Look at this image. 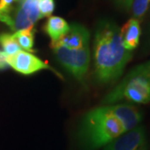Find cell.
<instances>
[{"label": "cell", "mask_w": 150, "mask_h": 150, "mask_svg": "<svg viewBox=\"0 0 150 150\" xmlns=\"http://www.w3.org/2000/svg\"><path fill=\"white\" fill-rule=\"evenodd\" d=\"M6 55L3 51H0V70L5 69L8 66L6 62Z\"/></svg>", "instance_id": "obj_18"}, {"label": "cell", "mask_w": 150, "mask_h": 150, "mask_svg": "<svg viewBox=\"0 0 150 150\" xmlns=\"http://www.w3.org/2000/svg\"><path fill=\"white\" fill-rule=\"evenodd\" d=\"M132 58V52L123 47L120 28L109 19L98 22L93 39L94 76L97 82L107 84L117 80Z\"/></svg>", "instance_id": "obj_1"}, {"label": "cell", "mask_w": 150, "mask_h": 150, "mask_svg": "<svg viewBox=\"0 0 150 150\" xmlns=\"http://www.w3.org/2000/svg\"><path fill=\"white\" fill-rule=\"evenodd\" d=\"M51 48L59 64L76 79L83 82L90 63L89 47L77 50L63 46H54Z\"/></svg>", "instance_id": "obj_5"}, {"label": "cell", "mask_w": 150, "mask_h": 150, "mask_svg": "<svg viewBox=\"0 0 150 150\" xmlns=\"http://www.w3.org/2000/svg\"><path fill=\"white\" fill-rule=\"evenodd\" d=\"M69 29V24L64 18L59 16L48 17L43 25V31L51 38V42L57 41Z\"/></svg>", "instance_id": "obj_11"}, {"label": "cell", "mask_w": 150, "mask_h": 150, "mask_svg": "<svg viewBox=\"0 0 150 150\" xmlns=\"http://www.w3.org/2000/svg\"><path fill=\"white\" fill-rule=\"evenodd\" d=\"M38 0H17L8 10L0 14V21L15 33L34 26L40 19Z\"/></svg>", "instance_id": "obj_4"}, {"label": "cell", "mask_w": 150, "mask_h": 150, "mask_svg": "<svg viewBox=\"0 0 150 150\" xmlns=\"http://www.w3.org/2000/svg\"><path fill=\"white\" fill-rule=\"evenodd\" d=\"M103 150H148V141L143 126L126 132L104 146Z\"/></svg>", "instance_id": "obj_7"}, {"label": "cell", "mask_w": 150, "mask_h": 150, "mask_svg": "<svg viewBox=\"0 0 150 150\" xmlns=\"http://www.w3.org/2000/svg\"><path fill=\"white\" fill-rule=\"evenodd\" d=\"M89 31L79 23H72L69 29L57 41L51 42L50 47L63 46L69 49H82L89 47Z\"/></svg>", "instance_id": "obj_8"}, {"label": "cell", "mask_w": 150, "mask_h": 150, "mask_svg": "<svg viewBox=\"0 0 150 150\" xmlns=\"http://www.w3.org/2000/svg\"><path fill=\"white\" fill-rule=\"evenodd\" d=\"M6 62L13 69L23 75H31L43 69H50L55 72L42 59L24 50L11 56H6Z\"/></svg>", "instance_id": "obj_6"}, {"label": "cell", "mask_w": 150, "mask_h": 150, "mask_svg": "<svg viewBox=\"0 0 150 150\" xmlns=\"http://www.w3.org/2000/svg\"><path fill=\"white\" fill-rule=\"evenodd\" d=\"M120 101L150 103V61L131 70L123 79L103 99L104 104H113Z\"/></svg>", "instance_id": "obj_3"}, {"label": "cell", "mask_w": 150, "mask_h": 150, "mask_svg": "<svg viewBox=\"0 0 150 150\" xmlns=\"http://www.w3.org/2000/svg\"><path fill=\"white\" fill-rule=\"evenodd\" d=\"M125 133L122 124L106 107L92 109L83 117L78 139L84 150H97Z\"/></svg>", "instance_id": "obj_2"}, {"label": "cell", "mask_w": 150, "mask_h": 150, "mask_svg": "<svg viewBox=\"0 0 150 150\" xmlns=\"http://www.w3.org/2000/svg\"><path fill=\"white\" fill-rule=\"evenodd\" d=\"M38 11L39 18H43L52 16L55 8L54 0H38Z\"/></svg>", "instance_id": "obj_15"}, {"label": "cell", "mask_w": 150, "mask_h": 150, "mask_svg": "<svg viewBox=\"0 0 150 150\" xmlns=\"http://www.w3.org/2000/svg\"><path fill=\"white\" fill-rule=\"evenodd\" d=\"M134 0H112L118 8L123 11H129L131 9V6Z\"/></svg>", "instance_id": "obj_16"}, {"label": "cell", "mask_w": 150, "mask_h": 150, "mask_svg": "<svg viewBox=\"0 0 150 150\" xmlns=\"http://www.w3.org/2000/svg\"><path fill=\"white\" fill-rule=\"evenodd\" d=\"M150 0H134L131 6L133 18L141 21L145 16Z\"/></svg>", "instance_id": "obj_14"}, {"label": "cell", "mask_w": 150, "mask_h": 150, "mask_svg": "<svg viewBox=\"0 0 150 150\" xmlns=\"http://www.w3.org/2000/svg\"><path fill=\"white\" fill-rule=\"evenodd\" d=\"M120 36L124 48L132 52L139 46L141 36L140 21L131 18L120 28Z\"/></svg>", "instance_id": "obj_10"}, {"label": "cell", "mask_w": 150, "mask_h": 150, "mask_svg": "<svg viewBox=\"0 0 150 150\" xmlns=\"http://www.w3.org/2000/svg\"><path fill=\"white\" fill-rule=\"evenodd\" d=\"M17 0H0V14L4 13L16 3Z\"/></svg>", "instance_id": "obj_17"}, {"label": "cell", "mask_w": 150, "mask_h": 150, "mask_svg": "<svg viewBox=\"0 0 150 150\" xmlns=\"http://www.w3.org/2000/svg\"><path fill=\"white\" fill-rule=\"evenodd\" d=\"M35 28L34 26L28 28H24L19 31L15 32L13 36L16 39V41L24 51L31 53L34 52L33 50V43H34V36H35Z\"/></svg>", "instance_id": "obj_12"}, {"label": "cell", "mask_w": 150, "mask_h": 150, "mask_svg": "<svg viewBox=\"0 0 150 150\" xmlns=\"http://www.w3.org/2000/svg\"><path fill=\"white\" fill-rule=\"evenodd\" d=\"M108 109L122 124L124 132L131 131L141 123L143 114L139 108L129 103H118L108 106Z\"/></svg>", "instance_id": "obj_9"}, {"label": "cell", "mask_w": 150, "mask_h": 150, "mask_svg": "<svg viewBox=\"0 0 150 150\" xmlns=\"http://www.w3.org/2000/svg\"><path fill=\"white\" fill-rule=\"evenodd\" d=\"M0 45L4 49L3 52L7 56L16 54L22 50V48L18 45L16 39L13 38V34L6 33H0Z\"/></svg>", "instance_id": "obj_13"}]
</instances>
